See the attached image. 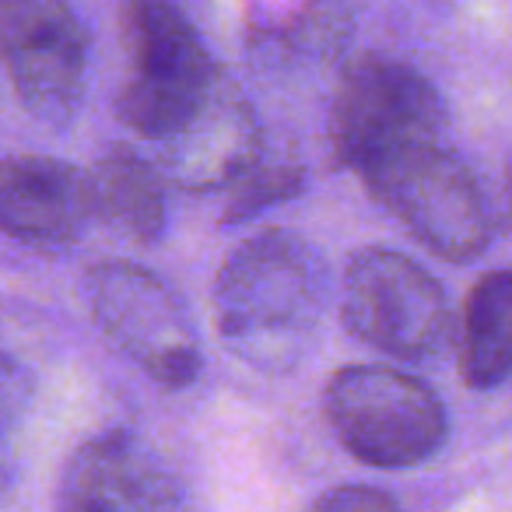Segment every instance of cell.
<instances>
[{"mask_svg": "<svg viewBox=\"0 0 512 512\" xmlns=\"http://www.w3.org/2000/svg\"><path fill=\"white\" fill-rule=\"evenodd\" d=\"M320 309V256L285 228H264L239 242L214 278L211 313L218 337L253 369H292L320 327Z\"/></svg>", "mask_w": 512, "mask_h": 512, "instance_id": "1", "label": "cell"}, {"mask_svg": "<svg viewBox=\"0 0 512 512\" xmlns=\"http://www.w3.org/2000/svg\"><path fill=\"white\" fill-rule=\"evenodd\" d=\"M120 46L116 116L144 141H169L200 113L221 71L176 0H120Z\"/></svg>", "mask_w": 512, "mask_h": 512, "instance_id": "2", "label": "cell"}, {"mask_svg": "<svg viewBox=\"0 0 512 512\" xmlns=\"http://www.w3.org/2000/svg\"><path fill=\"white\" fill-rule=\"evenodd\" d=\"M323 414L355 460L404 470L432 460L449 432L446 407L428 383L390 365H348L323 390Z\"/></svg>", "mask_w": 512, "mask_h": 512, "instance_id": "3", "label": "cell"}, {"mask_svg": "<svg viewBox=\"0 0 512 512\" xmlns=\"http://www.w3.org/2000/svg\"><path fill=\"white\" fill-rule=\"evenodd\" d=\"M446 130L439 88L407 60L362 53L344 67L330 106V148L362 176L414 144H435Z\"/></svg>", "mask_w": 512, "mask_h": 512, "instance_id": "4", "label": "cell"}, {"mask_svg": "<svg viewBox=\"0 0 512 512\" xmlns=\"http://www.w3.org/2000/svg\"><path fill=\"white\" fill-rule=\"evenodd\" d=\"M369 193L435 256L467 264L488 249L491 214L474 172L449 148L414 144L362 172Z\"/></svg>", "mask_w": 512, "mask_h": 512, "instance_id": "5", "label": "cell"}, {"mask_svg": "<svg viewBox=\"0 0 512 512\" xmlns=\"http://www.w3.org/2000/svg\"><path fill=\"white\" fill-rule=\"evenodd\" d=\"M95 327L148 379L183 390L200 376V344L186 306L155 271L134 260H102L85 274Z\"/></svg>", "mask_w": 512, "mask_h": 512, "instance_id": "6", "label": "cell"}, {"mask_svg": "<svg viewBox=\"0 0 512 512\" xmlns=\"http://www.w3.org/2000/svg\"><path fill=\"white\" fill-rule=\"evenodd\" d=\"M341 320L369 348L393 358H432L449 337L442 285L397 249L369 246L351 256L341 288Z\"/></svg>", "mask_w": 512, "mask_h": 512, "instance_id": "7", "label": "cell"}, {"mask_svg": "<svg viewBox=\"0 0 512 512\" xmlns=\"http://www.w3.org/2000/svg\"><path fill=\"white\" fill-rule=\"evenodd\" d=\"M0 64L18 102L36 120H71L88 64L85 25L74 0H0Z\"/></svg>", "mask_w": 512, "mask_h": 512, "instance_id": "8", "label": "cell"}, {"mask_svg": "<svg viewBox=\"0 0 512 512\" xmlns=\"http://www.w3.org/2000/svg\"><path fill=\"white\" fill-rule=\"evenodd\" d=\"M57 512H190L172 467L130 432H102L74 449Z\"/></svg>", "mask_w": 512, "mask_h": 512, "instance_id": "9", "label": "cell"}, {"mask_svg": "<svg viewBox=\"0 0 512 512\" xmlns=\"http://www.w3.org/2000/svg\"><path fill=\"white\" fill-rule=\"evenodd\" d=\"M264 144L267 137L249 99L235 81L218 74L200 113L176 137L158 144V169L183 190H228L256 162Z\"/></svg>", "mask_w": 512, "mask_h": 512, "instance_id": "10", "label": "cell"}, {"mask_svg": "<svg viewBox=\"0 0 512 512\" xmlns=\"http://www.w3.org/2000/svg\"><path fill=\"white\" fill-rule=\"evenodd\" d=\"M92 218L88 176L50 155L0 158V232L36 249L71 246Z\"/></svg>", "mask_w": 512, "mask_h": 512, "instance_id": "11", "label": "cell"}, {"mask_svg": "<svg viewBox=\"0 0 512 512\" xmlns=\"http://www.w3.org/2000/svg\"><path fill=\"white\" fill-rule=\"evenodd\" d=\"M92 218L127 235L130 242H155L165 228V176L158 165L127 144H113L88 172Z\"/></svg>", "mask_w": 512, "mask_h": 512, "instance_id": "12", "label": "cell"}, {"mask_svg": "<svg viewBox=\"0 0 512 512\" xmlns=\"http://www.w3.org/2000/svg\"><path fill=\"white\" fill-rule=\"evenodd\" d=\"M460 376L474 390L512 376V271H491L470 288L460 320Z\"/></svg>", "mask_w": 512, "mask_h": 512, "instance_id": "13", "label": "cell"}, {"mask_svg": "<svg viewBox=\"0 0 512 512\" xmlns=\"http://www.w3.org/2000/svg\"><path fill=\"white\" fill-rule=\"evenodd\" d=\"M302 183H306V169H302L299 158L288 148H274V144L267 141L264 151L256 155V162L225 190L221 218L225 221L256 218V214H264L267 207L299 197Z\"/></svg>", "mask_w": 512, "mask_h": 512, "instance_id": "14", "label": "cell"}, {"mask_svg": "<svg viewBox=\"0 0 512 512\" xmlns=\"http://www.w3.org/2000/svg\"><path fill=\"white\" fill-rule=\"evenodd\" d=\"M29 393L32 379L25 372V365L0 348V488H4V477H8V435L25 414Z\"/></svg>", "mask_w": 512, "mask_h": 512, "instance_id": "15", "label": "cell"}, {"mask_svg": "<svg viewBox=\"0 0 512 512\" xmlns=\"http://www.w3.org/2000/svg\"><path fill=\"white\" fill-rule=\"evenodd\" d=\"M309 512H400L386 491L369 488V484H341V488L323 491Z\"/></svg>", "mask_w": 512, "mask_h": 512, "instance_id": "16", "label": "cell"}, {"mask_svg": "<svg viewBox=\"0 0 512 512\" xmlns=\"http://www.w3.org/2000/svg\"><path fill=\"white\" fill-rule=\"evenodd\" d=\"M505 204H509V218H512V165H509V176H505Z\"/></svg>", "mask_w": 512, "mask_h": 512, "instance_id": "17", "label": "cell"}]
</instances>
